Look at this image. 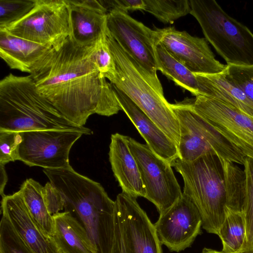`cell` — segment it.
<instances>
[{
    "instance_id": "cell-1",
    "label": "cell",
    "mask_w": 253,
    "mask_h": 253,
    "mask_svg": "<svg viewBox=\"0 0 253 253\" xmlns=\"http://www.w3.org/2000/svg\"><path fill=\"white\" fill-rule=\"evenodd\" d=\"M96 43L80 44L69 36L30 74L41 93L65 118L80 126L92 114L109 117L122 110L112 84L97 66Z\"/></svg>"
},
{
    "instance_id": "cell-2",
    "label": "cell",
    "mask_w": 253,
    "mask_h": 253,
    "mask_svg": "<svg viewBox=\"0 0 253 253\" xmlns=\"http://www.w3.org/2000/svg\"><path fill=\"white\" fill-rule=\"evenodd\" d=\"M43 171L61 193L64 211L83 225L99 253H111L115 202L102 185L79 173L70 165Z\"/></svg>"
},
{
    "instance_id": "cell-3",
    "label": "cell",
    "mask_w": 253,
    "mask_h": 253,
    "mask_svg": "<svg viewBox=\"0 0 253 253\" xmlns=\"http://www.w3.org/2000/svg\"><path fill=\"white\" fill-rule=\"evenodd\" d=\"M92 131L65 118L39 91L32 77L11 73L0 81V131Z\"/></svg>"
},
{
    "instance_id": "cell-4",
    "label": "cell",
    "mask_w": 253,
    "mask_h": 253,
    "mask_svg": "<svg viewBox=\"0 0 253 253\" xmlns=\"http://www.w3.org/2000/svg\"><path fill=\"white\" fill-rule=\"evenodd\" d=\"M183 179V193L198 209L202 227L217 235L223 221L226 207L223 171L220 159L207 154L191 162L179 158L171 164Z\"/></svg>"
},
{
    "instance_id": "cell-5",
    "label": "cell",
    "mask_w": 253,
    "mask_h": 253,
    "mask_svg": "<svg viewBox=\"0 0 253 253\" xmlns=\"http://www.w3.org/2000/svg\"><path fill=\"white\" fill-rule=\"evenodd\" d=\"M106 34L116 68L110 83L127 95L178 147L179 124L170 103L155 89L137 63L107 30Z\"/></svg>"
},
{
    "instance_id": "cell-6",
    "label": "cell",
    "mask_w": 253,
    "mask_h": 253,
    "mask_svg": "<svg viewBox=\"0 0 253 253\" xmlns=\"http://www.w3.org/2000/svg\"><path fill=\"white\" fill-rule=\"evenodd\" d=\"M190 12L205 39L227 65H253V33L215 0H190Z\"/></svg>"
},
{
    "instance_id": "cell-7",
    "label": "cell",
    "mask_w": 253,
    "mask_h": 253,
    "mask_svg": "<svg viewBox=\"0 0 253 253\" xmlns=\"http://www.w3.org/2000/svg\"><path fill=\"white\" fill-rule=\"evenodd\" d=\"M179 124L178 158L191 162L207 154L244 165L245 157L193 109L191 99L170 104Z\"/></svg>"
},
{
    "instance_id": "cell-8",
    "label": "cell",
    "mask_w": 253,
    "mask_h": 253,
    "mask_svg": "<svg viewBox=\"0 0 253 253\" xmlns=\"http://www.w3.org/2000/svg\"><path fill=\"white\" fill-rule=\"evenodd\" d=\"M106 25L112 37L137 63L155 89L164 96L157 74L155 31L128 14L116 11L108 12Z\"/></svg>"
},
{
    "instance_id": "cell-9",
    "label": "cell",
    "mask_w": 253,
    "mask_h": 253,
    "mask_svg": "<svg viewBox=\"0 0 253 253\" xmlns=\"http://www.w3.org/2000/svg\"><path fill=\"white\" fill-rule=\"evenodd\" d=\"M9 34L57 49L70 36L66 0H36L24 17L3 29Z\"/></svg>"
},
{
    "instance_id": "cell-10",
    "label": "cell",
    "mask_w": 253,
    "mask_h": 253,
    "mask_svg": "<svg viewBox=\"0 0 253 253\" xmlns=\"http://www.w3.org/2000/svg\"><path fill=\"white\" fill-rule=\"evenodd\" d=\"M128 146L138 167L146 192L145 198L160 214L170 208L182 196L180 186L171 165L155 153L146 144L128 136Z\"/></svg>"
},
{
    "instance_id": "cell-11",
    "label": "cell",
    "mask_w": 253,
    "mask_h": 253,
    "mask_svg": "<svg viewBox=\"0 0 253 253\" xmlns=\"http://www.w3.org/2000/svg\"><path fill=\"white\" fill-rule=\"evenodd\" d=\"M194 111L245 157L253 159V117L203 95L191 99Z\"/></svg>"
},
{
    "instance_id": "cell-12",
    "label": "cell",
    "mask_w": 253,
    "mask_h": 253,
    "mask_svg": "<svg viewBox=\"0 0 253 253\" xmlns=\"http://www.w3.org/2000/svg\"><path fill=\"white\" fill-rule=\"evenodd\" d=\"M19 161L30 166L57 169L70 166L73 144L83 134L73 130H42L19 132Z\"/></svg>"
},
{
    "instance_id": "cell-13",
    "label": "cell",
    "mask_w": 253,
    "mask_h": 253,
    "mask_svg": "<svg viewBox=\"0 0 253 253\" xmlns=\"http://www.w3.org/2000/svg\"><path fill=\"white\" fill-rule=\"evenodd\" d=\"M156 43L195 74L212 75L223 73L227 64L215 59L205 38L194 37L173 27L155 28Z\"/></svg>"
},
{
    "instance_id": "cell-14",
    "label": "cell",
    "mask_w": 253,
    "mask_h": 253,
    "mask_svg": "<svg viewBox=\"0 0 253 253\" xmlns=\"http://www.w3.org/2000/svg\"><path fill=\"white\" fill-rule=\"evenodd\" d=\"M115 202L126 253H163L154 224L136 198L122 192Z\"/></svg>"
},
{
    "instance_id": "cell-15",
    "label": "cell",
    "mask_w": 253,
    "mask_h": 253,
    "mask_svg": "<svg viewBox=\"0 0 253 253\" xmlns=\"http://www.w3.org/2000/svg\"><path fill=\"white\" fill-rule=\"evenodd\" d=\"M154 224L161 244L178 253L190 247L201 233L202 221L194 203L183 193Z\"/></svg>"
},
{
    "instance_id": "cell-16",
    "label": "cell",
    "mask_w": 253,
    "mask_h": 253,
    "mask_svg": "<svg viewBox=\"0 0 253 253\" xmlns=\"http://www.w3.org/2000/svg\"><path fill=\"white\" fill-rule=\"evenodd\" d=\"M2 215L33 253H61L53 238L45 234L31 215L20 190L1 201Z\"/></svg>"
},
{
    "instance_id": "cell-17",
    "label": "cell",
    "mask_w": 253,
    "mask_h": 253,
    "mask_svg": "<svg viewBox=\"0 0 253 253\" xmlns=\"http://www.w3.org/2000/svg\"><path fill=\"white\" fill-rule=\"evenodd\" d=\"M70 17V36L82 45L95 44L107 29L108 12L100 0H66Z\"/></svg>"
},
{
    "instance_id": "cell-18",
    "label": "cell",
    "mask_w": 253,
    "mask_h": 253,
    "mask_svg": "<svg viewBox=\"0 0 253 253\" xmlns=\"http://www.w3.org/2000/svg\"><path fill=\"white\" fill-rule=\"evenodd\" d=\"M112 86L122 110L145 140L146 145L160 157L171 165L179 157L175 143L127 95L114 85Z\"/></svg>"
},
{
    "instance_id": "cell-19",
    "label": "cell",
    "mask_w": 253,
    "mask_h": 253,
    "mask_svg": "<svg viewBox=\"0 0 253 253\" xmlns=\"http://www.w3.org/2000/svg\"><path fill=\"white\" fill-rule=\"evenodd\" d=\"M128 136L111 135L109 157L114 175L122 192L131 196L145 198L146 192L136 160L128 146Z\"/></svg>"
},
{
    "instance_id": "cell-20",
    "label": "cell",
    "mask_w": 253,
    "mask_h": 253,
    "mask_svg": "<svg viewBox=\"0 0 253 253\" xmlns=\"http://www.w3.org/2000/svg\"><path fill=\"white\" fill-rule=\"evenodd\" d=\"M53 48L0 30V56L10 69L30 74Z\"/></svg>"
},
{
    "instance_id": "cell-21",
    "label": "cell",
    "mask_w": 253,
    "mask_h": 253,
    "mask_svg": "<svg viewBox=\"0 0 253 253\" xmlns=\"http://www.w3.org/2000/svg\"><path fill=\"white\" fill-rule=\"evenodd\" d=\"M53 216L52 238L61 253H99L84 227L69 212H60Z\"/></svg>"
},
{
    "instance_id": "cell-22",
    "label": "cell",
    "mask_w": 253,
    "mask_h": 253,
    "mask_svg": "<svg viewBox=\"0 0 253 253\" xmlns=\"http://www.w3.org/2000/svg\"><path fill=\"white\" fill-rule=\"evenodd\" d=\"M195 74L200 86V95L226 103L253 117V102L240 89L228 81L223 73Z\"/></svg>"
},
{
    "instance_id": "cell-23",
    "label": "cell",
    "mask_w": 253,
    "mask_h": 253,
    "mask_svg": "<svg viewBox=\"0 0 253 253\" xmlns=\"http://www.w3.org/2000/svg\"><path fill=\"white\" fill-rule=\"evenodd\" d=\"M155 52L157 71L195 97L200 95V86L194 73L173 58L160 43H156Z\"/></svg>"
},
{
    "instance_id": "cell-24",
    "label": "cell",
    "mask_w": 253,
    "mask_h": 253,
    "mask_svg": "<svg viewBox=\"0 0 253 253\" xmlns=\"http://www.w3.org/2000/svg\"><path fill=\"white\" fill-rule=\"evenodd\" d=\"M42 188L40 183L29 178L22 183L19 190L34 219L45 234L52 237L55 232V221L44 203Z\"/></svg>"
},
{
    "instance_id": "cell-25",
    "label": "cell",
    "mask_w": 253,
    "mask_h": 253,
    "mask_svg": "<svg viewBox=\"0 0 253 253\" xmlns=\"http://www.w3.org/2000/svg\"><path fill=\"white\" fill-rule=\"evenodd\" d=\"M246 233V222L242 211H236L225 207V216L218 236L223 253H236L243 245Z\"/></svg>"
},
{
    "instance_id": "cell-26",
    "label": "cell",
    "mask_w": 253,
    "mask_h": 253,
    "mask_svg": "<svg viewBox=\"0 0 253 253\" xmlns=\"http://www.w3.org/2000/svg\"><path fill=\"white\" fill-rule=\"evenodd\" d=\"M223 171L226 207L236 211H242L246 186L244 169L237 164L220 159Z\"/></svg>"
},
{
    "instance_id": "cell-27",
    "label": "cell",
    "mask_w": 253,
    "mask_h": 253,
    "mask_svg": "<svg viewBox=\"0 0 253 253\" xmlns=\"http://www.w3.org/2000/svg\"><path fill=\"white\" fill-rule=\"evenodd\" d=\"M243 166L246 186L242 211L245 219L246 233L244 243L236 253H253V159L245 157Z\"/></svg>"
},
{
    "instance_id": "cell-28",
    "label": "cell",
    "mask_w": 253,
    "mask_h": 253,
    "mask_svg": "<svg viewBox=\"0 0 253 253\" xmlns=\"http://www.w3.org/2000/svg\"><path fill=\"white\" fill-rule=\"evenodd\" d=\"M144 11L164 23H172L190 12L188 0H144Z\"/></svg>"
},
{
    "instance_id": "cell-29",
    "label": "cell",
    "mask_w": 253,
    "mask_h": 253,
    "mask_svg": "<svg viewBox=\"0 0 253 253\" xmlns=\"http://www.w3.org/2000/svg\"><path fill=\"white\" fill-rule=\"evenodd\" d=\"M36 0H0V30L18 22L35 7Z\"/></svg>"
},
{
    "instance_id": "cell-30",
    "label": "cell",
    "mask_w": 253,
    "mask_h": 253,
    "mask_svg": "<svg viewBox=\"0 0 253 253\" xmlns=\"http://www.w3.org/2000/svg\"><path fill=\"white\" fill-rule=\"evenodd\" d=\"M223 73L253 102V65H227Z\"/></svg>"
},
{
    "instance_id": "cell-31",
    "label": "cell",
    "mask_w": 253,
    "mask_h": 253,
    "mask_svg": "<svg viewBox=\"0 0 253 253\" xmlns=\"http://www.w3.org/2000/svg\"><path fill=\"white\" fill-rule=\"evenodd\" d=\"M0 253H33L2 215L0 223Z\"/></svg>"
},
{
    "instance_id": "cell-32",
    "label": "cell",
    "mask_w": 253,
    "mask_h": 253,
    "mask_svg": "<svg viewBox=\"0 0 253 253\" xmlns=\"http://www.w3.org/2000/svg\"><path fill=\"white\" fill-rule=\"evenodd\" d=\"M106 32L96 44L94 56L101 76L111 83L115 78L116 68L107 41Z\"/></svg>"
},
{
    "instance_id": "cell-33",
    "label": "cell",
    "mask_w": 253,
    "mask_h": 253,
    "mask_svg": "<svg viewBox=\"0 0 253 253\" xmlns=\"http://www.w3.org/2000/svg\"><path fill=\"white\" fill-rule=\"evenodd\" d=\"M21 136L19 132L0 131V164L19 160V146Z\"/></svg>"
},
{
    "instance_id": "cell-34",
    "label": "cell",
    "mask_w": 253,
    "mask_h": 253,
    "mask_svg": "<svg viewBox=\"0 0 253 253\" xmlns=\"http://www.w3.org/2000/svg\"><path fill=\"white\" fill-rule=\"evenodd\" d=\"M43 198L49 212L53 215L64 209V202L59 190L50 182L42 189Z\"/></svg>"
},
{
    "instance_id": "cell-35",
    "label": "cell",
    "mask_w": 253,
    "mask_h": 253,
    "mask_svg": "<svg viewBox=\"0 0 253 253\" xmlns=\"http://www.w3.org/2000/svg\"><path fill=\"white\" fill-rule=\"evenodd\" d=\"M101 3L107 12L116 11L128 14V11L144 10V0H105Z\"/></svg>"
},
{
    "instance_id": "cell-36",
    "label": "cell",
    "mask_w": 253,
    "mask_h": 253,
    "mask_svg": "<svg viewBox=\"0 0 253 253\" xmlns=\"http://www.w3.org/2000/svg\"><path fill=\"white\" fill-rule=\"evenodd\" d=\"M111 253H126L120 222L115 209L114 213V236Z\"/></svg>"
},
{
    "instance_id": "cell-37",
    "label": "cell",
    "mask_w": 253,
    "mask_h": 253,
    "mask_svg": "<svg viewBox=\"0 0 253 253\" xmlns=\"http://www.w3.org/2000/svg\"><path fill=\"white\" fill-rule=\"evenodd\" d=\"M4 166L0 164V194L2 198L5 196L4 189L8 181V176Z\"/></svg>"
},
{
    "instance_id": "cell-38",
    "label": "cell",
    "mask_w": 253,
    "mask_h": 253,
    "mask_svg": "<svg viewBox=\"0 0 253 253\" xmlns=\"http://www.w3.org/2000/svg\"><path fill=\"white\" fill-rule=\"evenodd\" d=\"M201 253H223L221 251H218L213 249L204 248Z\"/></svg>"
}]
</instances>
